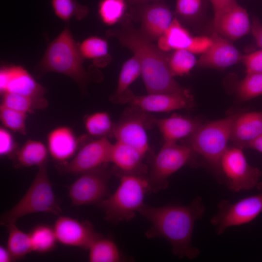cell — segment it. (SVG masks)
I'll use <instances>...</instances> for the list:
<instances>
[{"label":"cell","instance_id":"40","mask_svg":"<svg viewBox=\"0 0 262 262\" xmlns=\"http://www.w3.org/2000/svg\"><path fill=\"white\" fill-rule=\"evenodd\" d=\"M212 42L211 37L205 36L194 37L188 50L194 54H202L211 46Z\"/></svg>","mask_w":262,"mask_h":262},{"label":"cell","instance_id":"10","mask_svg":"<svg viewBox=\"0 0 262 262\" xmlns=\"http://www.w3.org/2000/svg\"><path fill=\"white\" fill-rule=\"evenodd\" d=\"M242 150L228 147L220 162V173L228 188L233 192L249 190L260 184L261 170L248 164Z\"/></svg>","mask_w":262,"mask_h":262},{"label":"cell","instance_id":"38","mask_svg":"<svg viewBox=\"0 0 262 262\" xmlns=\"http://www.w3.org/2000/svg\"><path fill=\"white\" fill-rule=\"evenodd\" d=\"M246 73H262V49L242 56Z\"/></svg>","mask_w":262,"mask_h":262},{"label":"cell","instance_id":"41","mask_svg":"<svg viewBox=\"0 0 262 262\" xmlns=\"http://www.w3.org/2000/svg\"><path fill=\"white\" fill-rule=\"evenodd\" d=\"M251 31L257 45L262 49V24L257 17L252 19Z\"/></svg>","mask_w":262,"mask_h":262},{"label":"cell","instance_id":"12","mask_svg":"<svg viewBox=\"0 0 262 262\" xmlns=\"http://www.w3.org/2000/svg\"><path fill=\"white\" fill-rule=\"evenodd\" d=\"M129 104L147 112H168L178 109H190L195 105L193 96L175 93H150L138 96L130 89L112 101Z\"/></svg>","mask_w":262,"mask_h":262},{"label":"cell","instance_id":"31","mask_svg":"<svg viewBox=\"0 0 262 262\" xmlns=\"http://www.w3.org/2000/svg\"><path fill=\"white\" fill-rule=\"evenodd\" d=\"M51 5L56 16L64 21L75 18L82 20L86 17L89 12L85 5L76 0H51Z\"/></svg>","mask_w":262,"mask_h":262},{"label":"cell","instance_id":"27","mask_svg":"<svg viewBox=\"0 0 262 262\" xmlns=\"http://www.w3.org/2000/svg\"><path fill=\"white\" fill-rule=\"evenodd\" d=\"M79 48L84 59L93 60L95 65L98 66H104L102 60L110 61L108 43L102 38L89 37L79 44Z\"/></svg>","mask_w":262,"mask_h":262},{"label":"cell","instance_id":"7","mask_svg":"<svg viewBox=\"0 0 262 262\" xmlns=\"http://www.w3.org/2000/svg\"><path fill=\"white\" fill-rule=\"evenodd\" d=\"M195 155L187 145L164 142L153 159L148 176L150 192L164 190L168 186V178L185 165L190 163Z\"/></svg>","mask_w":262,"mask_h":262},{"label":"cell","instance_id":"16","mask_svg":"<svg viewBox=\"0 0 262 262\" xmlns=\"http://www.w3.org/2000/svg\"><path fill=\"white\" fill-rule=\"evenodd\" d=\"M213 24L214 32L229 40H237L251 31L248 14L237 2L214 15Z\"/></svg>","mask_w":262,"mask_h":262},{"label":"cell","instance_id":"42","mask_svg":"<svg viewBox=\"0 0 262 262\" xmlns=\"http://www.w3.org/2000/svg\"><path fill=\"white\" fill-rule=\"evenodd\" d=\"M216 15L237 2L236 0H209Z\"/></svg>","mask_w":262,"mask_h":262},{"label":"cell","instance_id":"25","mask_svg":"<svg viewBox=\"0 0 262 262\" xmlns=\"http://www.w3.org/2000/svg\"><path fill=\"white\" fill-rule=\"evenodd\" d=\"M48 149L41 142L29 140L15 154L16 161L22 167L40 166L47 163Z\"/></svg>","mask_w":262,"mask_h":262},{"label":"cell","instance_id":"26","mask_svg":"<svg viewBox=\"0 0 262 262\" xmlns=\"http://www.w3.org/2000/svg\"><path fill=\"white\" fill-rule=\"evenodd\" d=\"M32 251L45 253L52 251L58 240L53 227L46 224L35 226L29 233Z\"/></svg>","mask_w":262,"mask_h":262},{"label":"cell","instance_id":"44","mask_svg":"<svg viewBox=\"0 0 262 262\" xmlns=\"http://www.w3.org/2000/svg\"><path fill=\"white\" fill-rule=\"evenodd\" d=\"M246 148H252L262 153V133L249 143Z\"/></svg>","mask_w":262,"mask_h":262},{"label":"cell","instance_id":"33","mask_svg":"<svg viewBox=\"0 0 262 262\" xmlns=\"http://www.w3.org/2000/svg\"><path fill=\"white\" fill-rule=\"evenodd\" d=\"M196 63L194 54L186 49L175 50L168 58L169 67L174 77L188 74Z\"/></svg>","mask_w":262,"mask_h":262},{"label":"cell","instance_id":"18","mask_svg":"<svg viewBox=\"0 0 262 262\" xmlns=\"http://www.w3.org/2000/svg\"><path fill=\"white\" fill-rule=\"evenodd\" d=\"M140 15V33L151 41L158 40L170 26L173 19L169 7L162 1L142 4Z\"/></svg>","mask_w":262,"mask_h":262},{"label":"cell","instance_id":"24","mask_svg":"<svg viewBox=\"0 0 262 262\" xmlns=\"http://www.w3.org/2000/svg\"><path fill=\"white\" fill-rule=\"evenodd\" d=\"M88 249L90 262H119L124 260L115 243L101 235L93 242Z\"/></svg>","mask_w":262,"mask_h":262},{"label":"cell","instance_id":"19","mask_svg":"<svg viewBox=\"0 0 262 262\" xmlns=\"http://www.w3.org/2000/svg\"><path fill=\"white\" fill-rule=\"evenodd\" d=\"M262 133V112L238 114L232 125L230 140L234 146L243 149Z\"/></svg>","mask_w":262,"mask_h":262},{"label":"cell","instance_id":"15","mask_svg":"<svg viewBox=\"0 0 262 262\" xmlns=\"http://www.w3.org/2000/svg\"><path fill=\"white\" fill-rule=\"evenodd\" d=\"M58 241L68 246L88 249L100 234L96 232L88 221H80L73 218L60 216L53 227Z\"/></svg>","mask_w":262,"mask_h":262},{"label":"cell","instance_id":"43","mask_svg":"<svg viewBox=\"0 0 262 262\" xmlns=\"http://www.w3.org/2000/svg\"><path fill=\"white\" fill-rule=\"evenodd\" d=\"M14 258L7 249L3 246H0V262H10L14 260Z\"/></svg>","mask_w":262,"mask_h":262},{"label":"cell","instance_id":"23","mask_svg":"<svg viewBox=\"0 0 262 262\" xmlns=\"http://www.w3.org/2000/svg\"><path fill=\"white\" fill-rule=\"evenodd\" d=\"M193 37L177 19L174 18L168 29L158 39L157 47L164 52L172 49L188 50Z\"/></svg>","mask_w":262,"mask_h":262},{"label":"cell","instance_id":"17","mask_svg":"<svg viewBox=\"0 0 262 262\" xmlns=\"http://www.w3.org/2000/svg\"><path fill=\"white\" fill-rule=\"evenodd\" d=\"M211 38V46L197 61L198 66L223 69L241 61L243 55L229 39L215 32Z\"/></svg>","mask_w":262,"mask_h":262},{"label":"cell","instance_id":"14","mask_svg":"<svg viewBox=\"0 0 262 262\" xmlns=\"http://www.w3.org/2000/svg\"><path fill=\"white\" fill-rule=\"evenodd\" d=\"M113 144L107 137L93 140L82 147L62 170L67 173L81 174L111 162Z\"/></svg>","mask_w":262,"mask_h":262},{"label":"cell","instance_id":"9","mask_svg":"<svg viewBox=\"0 0 262 262\" xmlns=\"http://www.w3.org/2000/svg\"><path fill=\"white\" fill-rule=\"evenodd\" d=\"M156 119L148 112L131 106L115 124L111 137L134 147L146 156L150 152L146 130L156 126Z\"/></svg>","mask_w":262,"mask_h":262},{"label":"cell","instance_id":"3","mask_svg":"<svg viewBox=\"0 0 262 262\" xmlns=\"http://www.w3.org/2000/svg\"><path fill=\"white\" fill-rule=\"evenodd\" d=\"M120 183L115 191L99 205L106 220L117 224L132 220L145 204L146 194L150 192L147 174L118 172Z\"/></svg>","mask_w":262,"mask_h":262},{"label":"cell","instance_id":"28","mask_svg":"<svg viewBox=\"0 0 262 262\" xmlns=\"http://www.w3.org/2000/svg\"><path fill=\"white\" fill-rule=\"evenodd\" d=\"M7 227L8 231L7 248L15 260L21 259L32 251L29 233L18 229L16 223Z\"/></svg>","mask_w":262,"mask_h":262},{"label":"cell","instance_id":"2","mask_svg":"<svg viewBox=\"0 0 262 262\" xmlns=\"http://www.w3.org/2000/svg\"><path fill=\"white\" fill-rule=\"evenodd\" d=\"M130 49L139 61L141 75L146 89L150 93H175L192 96L174 79L168 66V57L139 32L129 26L108 33Z\"/></svg>","mask_w":262,"mask_h":262},{"label":"cell","instance_id":"35","mask_svg":"<svg viewBox=\"0 0 262 262\" xmlns=\"http://www.w3.org/2000/svg\"><path fill=\"white\" fill-rule=\"evenodd\" d=\"M262 95V73H247L237 88L239 99L245 101Z\"/></svg>","mask_w":262,"mask_h":262},{"label":"cell","instance_id":"39","mask_svg":"<svg viewBox=\"0 0 262 262\" xmlns=\"http://www.w3.org/2000/svg\"><path fill=\"white\" fill-rule=\"evenodd\" d=\"M14 138L10 132L6 128H0V155L1 156H10L16 149Z\"/></svg>","mask_w":262,"mask_h":262},{"label":"cell","instance_id":"8","mask_svg":"<svg viewBox=\"0 0 262 262\" xmlns=\"http://www.w3.org/2000/svg\"><path fill=\"white\" fill-rule=\"evenodd\" d=\"M261 192L235 202L223 200L217 204V210L211 220L217 235H221L229 228L248 223L262 212V185Z\"/></svg>","mask_w":262,"mask_h":262},{"label":"cell","instance_id":"6","mask_svg":"<svg viewBox=\"0 0 262 262\" xmlns=\"http://www.w3.org/2000/svg\"><path fill=\"white\" fill-rule=\"evenodd\" d=\"M238 114L201 126L188 138V144L195 154L202 156L214 170L220 173V162L228 148L231 131Z\"/></svg>","mask_w":262,"mask_h":262},{"label":"cell","instance_id":"11","mask_svg":"<svg viewBox=\"0 0 262 262\" xmlns=\"http://www.w3.org/2000/svg\"><path fill=\"white\" fill-rule=\"evenodd\" d=\"M111 172L105 164L81 174L68 187V196L74 206L99 205L109 196Z\"/></svg>","mask_w":262,"mask_h":262},{"label":"cell","instance_id":"1","mask_svg":"<svg viewBox=\"0 0 262 262\" xmlns=\"http://www.w3.org/2000/svg\"><path fill=\"white\" fill-rule=\"evenodd\" d=\"M205 211L202 198L197 196L187 205H145L138 213L151 224L146 232L147 238H163L170 244L174 255L180 259L193 260L200 254L192 243L194 226Z\"/></svg>","mask_w":262,"mask_h":262},{"label":"cell","instance_id":"29","mask_svg":"<svg viewBox=\"0 0 262 262\" xmlns=\"http://www.w3.org/2000/svg\"><path fill=\"white\" fill-rule=\"evenodd\" d=\"M141 72L140 63L135 55L126 61L120 72L116 92L111 97L110 100L112 101L127 92Z\"/></svg>","mask_w":262,"mask_h":262},{"label":"cell","instance_id":"21","mask_svg":"<svg viewBox=\"0 0 262 262\" xmlns=\"http://www.w3.org/2000/svg\"><path fill=\"white\" fill-rule=\"evenodd\" d=\"M47 144L51 157L56 161L65 162L74 155L79 147V141L70 128L60 126L49 133Z\"/></svg>","mask_w":262,"mask_h":262},{"label":"cell","instance_id":"32","mask_svg":"<svg viewBox=\"0 0 262 262\" xmlns=\"http://www.w3.org/2000/svg\"><path fill=\"white\" fill-rule=\"evenodd\" d=\"M1 95V105L27 114L36 109L45 108L48 105L47 103L17 94L5 93Z\"/></svg>","mask_w":262,"mask_h":262},{"label":"cell","instance_id":"36","mask_svg":"<svg viewBox=\"0 0 262 262\" xmlns=\"http://www.w3.org/2000/svg\"><path fill=\"white\" fill-rule=\"evenodd\" d=\"M27 114L2 105L0 106V119L5 128L23 135L26 134Z\"/></svg>","mask_w":262,"mask_h":262},{"label":"cell","instance_id":"5","mask_svg":"<svg viewBox=\"0 0 262 262\" xmlns=\"http://www.w3.org/2000/svg\"><path fill=\"white\" fill-rule=\"evenodd\" d=\"M38 213H62L49 178L47 163L38 167L32 183L20 200L1 215L0 224L7 227L23 216Z\"/></svg>","mask_w":262,"mask_h":262},{"label":"cell","instance_id":"20","mask_svg":"<svg viewBox=\"0 0 262 262\" xmlns=\"http://www.w3.org/2000/svg\"><path fill=\"white\" fill-rule=\"evenodd\" d=\"M197 118L173 114L170 117L156 119L155 125L159 128L166 143H176L177 141L188 137L202 125Z\"/></svg>","mask_w":262,"mask_h":262},{"label":"cell","instance_id":"13","mask_svg":"<svg viewBox=\"0 0 262 262\" xmlns=\"http://www.w3.org/2000/svg\"><path fill=\"white\" fill-rule=\"evenodd\" d=\"M0 92L17 94L47 103L46 90L20 66H3L0 70Z\"/></svg>","mask_w":262,"mask_h":262},{"label":"cell","instance_id":"45","mask_svg":"<svg viewBox=\"0 0 262 262\" xmlns=\"http://www.w3.org/2000/svg\"><path fill=\"white\" fill-rule=\"evenodd\" d=\"M127 2L132 5H142L147 3L149 2H154L162 1V0H126Z\"/></svg>","mask_w":262,"mask_h":262},{"label":"cell","instance_id":"34","mask_svg":"<svg viewBox=\"0 0 262 262\" xmlns=\"http://www.w3.org/2000/svg\"><path fill=\"white\" fill-rule=\"evenodd\" d=\"M126 7V0H101L98 5V13L103 23L113 25L122 18Z\"/></svg>","mask_w":262,"mask_h":262},{"label":"cell","instance_id":"22","mask_svg":"<svg viewBox=\"0 0 262 262\" xmlns=\"http://www.w3.org/2000/svg\"><path fill=\"white\" fill-rule=\"evenodd\" d=\"M146 156L139 150L121 142L113 144L111 162L122 173L147 174V167L143 163Z\"/></svg>","mask_w":262,"mask_h":262},{"label":"cell","instance_id":"30","mask_svg":"<svg viewBox=\"0 0 262 262\" xmlns=\"http://www.w3.org/2000/svg\"><path fill=\"white\" fill-rule=\"evenodd\" d=\"M84 126L87 133L100 138L111 136L115 124L105 112H98L87 115L84 119Z\"/></svg>","mask_w":262,"mask_h":262},{"label":"cell","instance_id":"37","mask_svg":"<svg viewBox=\"0 0 262 262\" xmlns=\"http://www.w3.org/2000/svg\"><path fill=\"white\" fill-rule=\"evenodd\" d=\"M203 7V0H177L176 12L181 18L190 20L197 16Z\"/></svg>","mask_w":262,"mask_h":262},{"label":"cell","instance_id":"4","mask_svg":"<svg viewBox=\"0 0 262 262\" xmlns=\"http://www.w3.org/2000/svg\"><path fill=\"white\" fill-rule=\"evenodd\" d=\"M83 59L79 44L66 27L49 43L37 70L41 73L62 74L83 87L89 80L88 74L83 66Z\"/></svg>","mask_w":262,"mask_h":262}]
</instances>
